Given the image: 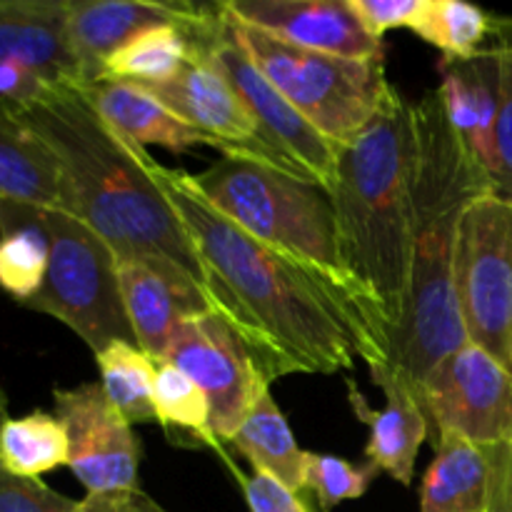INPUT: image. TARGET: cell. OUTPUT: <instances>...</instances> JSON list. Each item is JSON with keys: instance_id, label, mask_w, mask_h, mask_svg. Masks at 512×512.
<instances>
[{"instance_id": "cell-2", "label": "cell", "mask_w": 512, "mask_h": 512, "mask_svg": "<svg viewBox=\"0 0 512 512\" xmlns=\"http://www.w3.org/2000/svg\"><path fill=\"white\" fill-rule=\"evenodd\" d=\"M10 108L53 153L60 208L90 225L118 260L183 270L210 303L198 250L160 188L148 150L110 130L70 85H55L43 98Z\"/></svg>"}, {"instance_id": "cell-35", "label": "cell", "mask_w": 512, "mask_h": 512, "mask_svg": "<svg viewBox=\"0 0 512 512\" xmlns=\"http://www.w3.org/2000/svg\"><path fill=\"white\" fill-rule=\"evenodd\" d=\"M490 463V488L485 512H512V440L485 448Z\"/></svg>"}, {"instance_id": "cell-34", "label": "cell", "mask_w": 512, "mask_h": 512, "mask_svg": "<svg viewBox=\"0 0 512 512\" xmlns=\"http://www.w3.org/2000/svg\"><path fill=\"white\" fill-rule=\"evenodd\" d=\"M348 3L360 23L375 38H383L388 30L410 28L423 0H348Z\"/></svg>"}, {"instance_id": "cell-5", "label": "cell", "mask_w": 512, "mask_h": 512, "mask_svg": "<svg viewBox=\"0 0 512 512\" xmlns=\"http://www.w3.org/2000/svg\"><path fill=\"white\" fill-rule=\"evenodd\" d=\"M193 183L245 233L308 265L340 295L360 305L383 340L378 323L340 258L338 223L328 190L273 165L223 155L203 173L193 175Z\"/></svg>"}, {"instance_id": "cell-4", "label": "cell", "mask_w": 512, "mask_h": 512, "mask_svg": "<svg viewBox=\"0 0 512 512\" xmlns=\"http://www.w3.org/2000/svg\"><path fill=\"white\" fill-rule=\"evenodd\" d=\"M415 153L413 105L390 85L373 120L338 150L330 190L340 258L385 345L408 293Z\"/></svg>"}, {"instance_id": "cell-19", "label": "cell", "mask_w": 512, "mask_h": 512, "mask_svg": "<svg viewBox=\"0 0 512 512\" xmlns=\"http://www.w3.org/2000/svg\"><path fill=\"white\" fill-rule=\"evenodd\" d=\"M440 70L443 83L438 90L450 125L488 173L500 113V50L488 45L473 58L443 60Z\"/></svg>"}, {"instance_id": "cell-11", "label": "cell", "mask_w": 512, "mask_h": 512, "mask_svg": "<svg viewBox=\"0 0 512 512\" xmlns=\"http://www.w3.org/2000/svg\"><path fill=\"white\" fill-rule=\"evenodd\" d=\"M165 363L183 370L210 405V428L218 440H233L258 395L270 388L258 373L238 330L218 313L185 318L175 328Z\"/></svg>"}, {"instance_id": "cell-6", "label": "cell", "mask_w": 512, "mask_h": 512, "mask_svg": "<svg viewBox=\"0 0 512 512\" xmlns=\"http://www.w3.org/2000/svg\"><path fill=\"white\" fill-rule=\"evenodd\" d=\"M228 13V10H225ZM233 33L278 93L335 148L373 120L393 83L383 60H350L298 48L230 15Z\"/></svg>"}, {"instance_id": "cell-17", "label": "cell", "mask_w": 512, "mask_h": 512, "mask_svg": "<svg viewBox=\"0 0 512 512\" xmlns=\"http://www.w3.org/2000/svg\"><path fill=\"white\" fill-rule=\"evenodd\" d=\"M370 378L385 393V408L373 410L363 395L348 380L350 405L363 423H368L370 438L365 445L368 463L385 470L400 485L413 483L415 460L430 433V423L420 405L418 390L395 373L388 363L370 365Z\"/></svg>"}, {"instance_id": "cell-9", "label": "cell", "mask_w": 512, "mask_h": 512, "mask_svg": "<svg viewBox=\"0 0 512 512\" xmlns=\"http://www.w3.org/2000/svg\"><path fill=\"white\" fill-rule=\"evenodd\" d=\"M453 283L470 343L512 370V200L488 193L468 205Z\"/></svg>"}, {"instance_id": "cell-10", "label": "cell", "mask_w": 512, "mask_h": 512, "mask_svg": "<svg viewBox=\"0 0 512 512\" xmlns=\"http://www.w3.org/2000/svg\"><path fill=\"white\" fill-rule=\"evenodd\" d=\"M438 435H460L478 448L512 440V370L468 343L435 365L418 390Z\"/></svg>"}, {"instance_id": "cell-36", "label": "cell", "mask_w": 512, "mask_h": 512, "mask_svg": "<svg viewBox=\"0 0 512 512\" xmlns=\"http://www.w3.org/2000/svg\"><path fill=\"white\" fill-rule=\"evenodd\" d=\"M75 512H168L160 508L148 495L133 490V493H108V495H88L80 500Z\"/></svg>"}, {"instance_id": "cell-25", "label": "cell", "mask_w": 512, "mask_h": 512, "mask_svg": "<svg viewBox=\"0 0 512 512\" xmlns=\"http://www.w3.org/2000/svg\"><path fill=\"white\" fill-rule=\"evenodd\" d=\"M68 435L63 423L45 410L8 418L0 425V465L15 478L38 480L50 470L68 465Z\"/></svg>"}, {"instance_id": "cell-7", "label": "cell", "mask_w": 512, "mask_h": 512, "mask_svg": "<svg viewBox=\"0 0 512 512\" xmlns=\"http://www.w3.org/2000/svg\"><path fill=\"white\" fill-rule=\"evenodd\" d=\"M50 260L43 288L23 308L68 325L93 353L135 343L118 283V258L90 225L63 208H45Z\"/></svg>"}, {"instance_id": "cell-22", "label": "cell", "mask_w": 512, "mask_h": 512, "mask_svg": "<svg viewBox=\"0 0 512 512\" xmlns=\"http://www.w3.org/2000/svg\"><path fill=\"white\" fill-rule=\"evenodd\" d=\"M490 463L485 448L460 435L435 438V460L420 488V512H485Z\"/></svg>"}, {"instance_id": "cell-16", "label": "cell", "mask_w": 512, "mask_h": 512, "mask_svg": "<svg viewBox=\"0 0 512 512\" xmlns=\"http://www.w3.org/2000/svg\"><path fill=\"white\" fill-rule=\"evenodd\" d=\"M118 283L135 340L158 365L165 363L175 328L185 318L213 310L203 290L178 268L118 260Z\"/></svg>"}, {"instance_id": "cell-21", "label": "cell", "mask_w": 512, "mask_h": 512, "mask_svg": "<svg viewBox=\"0 0 512 512\" xmlns=\"http://www.w3.org/2000/svg\"><path fill=\"white\" fill-rule=\"evenodd\" d=\"M0 200L60 208V170L48 145L0 100Z\"/></svg>"}, {"instance_id": "cell-15", "label": "cell", "mask_w": 512, "mask_h": 512, "mask_svg": "<svg viewBox=\"0 0 512 512\" xmlns=\"http://www.w3.org/2000/svg\"><path fill=\"white\" fill-rule=\"evenodd\" d=\"M198 10L200 5L188 0H68L65 23L83 65V83L103 78L110 55L135 35L163 25H185Z\"/></svg>"}, {"instance_id": "cell-32", "label": "cell", "mask_w": 512, "mask_h": 512, "mask_svg": "<svg viewBox=\"0 0 512 512\" xmlns=\"http://www.w3.org/2000/svg\"><path fill=\"white\" fill-rule=\"evenodd\" d=\"M500 50V48H498ZM488 178L495 193L512 200V53L500 50V113L495 123L493 163Z\"/></svg>"}, {"instance_id": "cell-1", "label": "cell", "mask_w": 512, "mask_h": 512, "mask_svg": "<svg viewBox=\"0 0 512 512\" xmlns=\"http://www.w3.org/2000/svg\"><path fill=\"white\" fill-rule=\"evenodd\" d=\"M153 173L188 230L218 310L248 345L265 383L295 373H340L388 363V350L365 310L325 283L315 270L225 218L185 170Z\"/></svg>"}, {"instance_id": "cell-8", "label": "cell", "mask_w": 512, "mask_h": 512, "mask_svg": "<svg viewBox=\"0 0 512 512\" xmlns=\"http://www.w3.org/2000/svg\"><path fill=\"white\" fill-rule=\"evenodd\" d=\"M190 55L213 65L240 95L258 123L260 138L293 168L298 178L318 183L330 193L338 173V148L313 128L250 60L233 33L223 3L200 5L183 25Z\"/></svg>"}, {"instance_id": "cell-24", "label": "cell", "mask_w": 512, "mask_h": 512, "mask_svg": "<svg viewBox=\"0 0 512 512\" xmlns=\"http://www.w3.org/2000/svg\"><path fill=\"white\" fill-rule=\"evenodd\" d=\"M230 443L250 460L255 473L270 475L295 493L305 490V450L295 443L293 430L275 405L270 388L258 395Z\"/></svg>"}, {"instance_id": "cell-37", "label": "cell", "mask_w": 512, "mask_h": 512, "mask_svg": "<svg viewBox=\"0 0 512 512\" xmlns=\"http://www.w3.org/2000/svg\"><path fill=\"white\" fill-rule=\"evenodd\" d=\"M490 38H493V48L510 50L512 53V18H495L493 15Z\"/></svg>"}, {"instance_id": "cell-29", "label": "cell", "mask_w": 512, "mask_h": 512, "mask_svg": "<svg viewBox=\"0 0 512 512\" xmlns=\"http://www.w3.org/2000/svg\"><path fill=\"white\" fill-rule=\"evenodd\" d=\"M153 408L155 423L163 425L165 433L173 435V430H178L180 435L193 438L195 445H208L220 453V440L210 428V405L203 390L175 365H158Z\"/></svg>"}, {"instance_id": "cell-20", "label": "cell", "mask_w": 512, "mask_h": 512, "mask_svg": "<svg viewBox=\"0 0 512 512\" xmlns=\"http://www.w3.org/2000/svg\"><path fill=\"white\" fill-rule=\"evenodd\" d=\"M78 90L110 130L140 148L158 145L175 155H183L200 145L215 148L208 135L185 125L178 115L170 113L160 100H155L140 85L100 78L93 83L78 85Z\"/></svg>"}, {"instance_id": "cell-13", "label": "cell", "mask_w": 512, "mask_h": 512, "mask_svg": "<svg viewBox=\"0 0 512 512\" xmlns=\"http://www.w3.org/2000/svg\"><path fill=\"white\" fill-rule=\"evenodd\" d=\"M140 88L148 90L185 125L208 135L223 158H248L295 175L293 168L263 143L253 113L233 85L198 55H190L173 78Z\"/></svg>"}, {"instance_id": "cell-30", "label": "cell", "mask_w": 512, "mask_h": 512, "mask_svg": "<svg viewBox=\"0 0 512 512\" xmlns=\"http://www.w3.org/2000/svg\"><path fill=\"white\" fill-rule=\"evenodd\" d=\"M380 470L373 463L350 465L338 455L305 453V490H313L325 512L368 493Z\"/></svg>"}, {"instance_id": "cell-18", "label": "cell", "mask_w": 512, "mask_h": 512, "mask_svg": "<svg viewBox=\"0 0 512 512\" xmlns=\"http://www.w3.org/2000/svg\"><path fill=\"white\" fill-rule=\"evenodd\" d=\"M68 0H0V63H20L50 85L78 88L83 65L68 38Z\"/></svg>"}, {"instance_id": "cell-23", "label": "cell", "mask_w": 512, "mask_h": 512, "mask_svg": "<svg viewBox=\"0 0 512 512\" xmlns=\"http://www.w3.org/2000/svg\"><path fill=\"white\" fill-rule=\"evenodd\" d=\"M48 260L45 208L0 200V290L25 305L43 288Z\"/></svg>"}, {"instance_id": "cell-33", "label": "cell", "mask_w": 512, "mask_h": 512, "mask_svg": "<svg viewBox=\"0 0 512 512\" xmlns=\"http://www.w3.org/2000/svg\"><path fill=\"white\" fill-rule=\"evenodd\" d=\"M233 473L243 485L250 512H313L295 490L285 488L283 483H278L270 475L255 473L253 478H243L240 470H233Z\"/></svg>"}, {"instance_id": "cell-27", "label": "cell", "mask_w": 512, "mask_h": 512, "mask_svg": "<svg viewBox=\"0 0 512 512\" xmlns=\"http://www.w3.org/2000/svg\"><path fill=\"white\" fill-rule=\"evenodd\" d=\"M190 58V38L183 25L145 30L115 50L105 63L103 78L135 85L163 83L173 78Z\"/></svg>"}, {"instance_id": "cell-31", "label": "cell", "mask_w": 512, "mask_h": 512, "mask_svg": "<svg viewBox=\"0 0 512 512\" xmlns=\"http://www.w3.org/2000/svg\"><path fill=\"white\" fill-rule=\"evenodd\" d=\"M8 415V395L0 388V425ZM78 503L40 480L15 478L0 465V512H75Z\"/></svg>"}, {"instance_id": "cell-14", "label": "cell", "mask_w": 512, "mask_h": 512, "mask_svg": "<svg viewBox=\"0 0 512 512\" xmlns=\"http://www.w3.org/2000/svg\"><path fill=\"white\" fill-rule=\"evenodd\" d=\"M228 15L275 38L315 53L350 60H383L375 38L348 0H228Z\"/></svg>"}, {"instance_id": "cell-12", "label": "cell", "mask_w": 512, "mask_h": 512, "mask_svg": "<svg viewBox=\"0 0 512 512\" xmlns=\"http://www.w3.org/2000/svg\"><path fill=\"white\" fill-rule=\"evenodd\" d=\"M55 418L68 435V468L88 495L133 493L138 488L140 443L133 425L108 400L103 385L53 390Z\"/></svg>"}, {"instance_id": "cell-3", "label": "cell", "mask_w": 512, "mask_h": 512, "mask_svg": "<svg viewBox=\"0 0 512 512\" xmlns=\"http://www.w3.org/2000/svg\"><path fill=\"white\" fill-rule=\"evenodd\" d=\"M413 118L418 153L410 275L403 313L388 340V365L420 390L435 365L470 343L455 298V243L468 205L495 188L450 125L438 88L413 103Z\"/></svg>"}, {"instance_id": "cell-26", "label": "cell", "mask_w": 512, "mask_h": 512, "mask_svg": "<svg viewBox=\"0 0 512 512\" xmlns=\"http://www.w3.org/2000/svg\"><path fill=\"white\" fill-rule=\"evenodd\" d=\"M100 368V385L110 403L123 413L130 425L155 423L153 390L158 363L135 343H110L95 353Z\"/></svg>"}, {"instance_id": "cell-28", "label": "cell", "mask_w": 512, "mask_h": 512, "mask_svg": "<svg viewBox=\"0 0 512 512\" xmlns=\"http://www.w3.org/2000/svg\"><path fill=\"white\" fill-rule=\"evenodd\" d=\"M493 15L460 0H423L413 30L420 40L443 53V60L473 58L490 38Z\"/></svg>"}]
</instances>
